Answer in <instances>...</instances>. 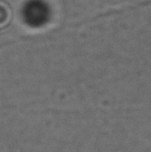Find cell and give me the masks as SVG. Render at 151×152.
<instances>
[{"label":"cell","instance_id":"6da1fadb","mask_svg":"<svg viewBox=\"0 0 151 152\" xmlns=\"http://www.w3.org/2000/svg\"><path fill=\"white\" fill-rule=\"evenodd\" d=\"M23 21L31 28H39L48 22L51 8L44 0H28L22 6Z\"/></svg>","mask_w":151,"mask_h":152}]
</instances>
